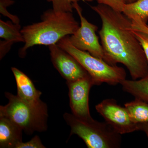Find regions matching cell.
<instances>
[{
    "label": "cell",
    "mask_w": 148,
    "mask_h": 148,
    "mask_svg": "<svg viewBox=\"0 0 148 148\" xmlns=\"http://www.w3.org/2000/svg\"><path fill=\"white\" fill-rule=\"evenodd\" d=\"M100 16L102 28L99 32L108 64H123L132 80L148 75V62L144 51L132 29V22L121 12L103 4L90 6Z\"/></svg>",
    "instance_id": "cell-1"
},
{
    "label": "cell",
    "mask_w": 148,
    "mask_h": 148,
    "mask_svg": "<svg viewBox=\"0 0 148 148\" xmlns=\"http://www.w3.org/2000/svg\"><path fill=\"white\" fill-rule=\"evenodd\" d=\"M41 19L21 29L24 39V45L18 52L21 58L25 56L29 48L56 44L64 37L73 34L79 27L71 12H56L51 9L43 12Z\"/></svg>",
    "instance_id": "cell-2"
},
{
    "label": "cell",
    "mask_w": 148,
    "mask_h": 148,
    "mask_svg": "<svg viewBox=\"0 0 148 148\" xmlns=\"http://www.w3.org/2000/svg\"><path fill=\"white\" fill-rule=\"evenodd\" d=\"M64 118L71 127L70 136L76 135L81 138L88 148L120 147L121 135L106 122H101L92 117H78L73 114L65 113Z\"/></svg>",
    "instance_id": "cell-3"
},
{
    "label": "cell",
    "mask_w": 148,
    "mask_h": 148,
    "mask_svg": "<svg viewBox=\"0 0 148 148\" xmlns=\"http://www.w3.org/2000/svg\"><path fill=\"white\" fill-rule=\"evenodd\" d=\"M8 103L0 106V116L7 118L21 127L28 135L47 130L48 114L46 103L41 106L32 105L8 92L5 93Z\"/></svg>",
    "instance_id": "cell-4"
},
{
    "label": "cell",
    "mask_w": 148,
    "mask_h": 148,
    "mask_svg": "<svg viewBox=\"0 0 148 148\" xmlns=\"http://www.w3.org/2000/svg\"><path fill=\"white\" fill-rule=\"evenodd\" d=\"M57 45L75 58L91 77L94 85L106 83L111 85L120 84L126 79L124 69L117 66H112L101 58L74 47L66 36L57 43Z\"/></svg>",
    "instance_id": "cell-5"
},
{
    "label": "cell",
    "mask_w": 148,
    "mask_h": 148,
    "mask_svg": "<svg viewBox=\"0 0 148 148\" xmlns=\"http://www.w3.org/2000/svg\"><path fill=\"white\" fill-rule=\"evenodd\" d=\"M73 8L79 16L81 26L75 34L69 36L70 42L78 49L87 51L93 56L104 60V49L96 34L98 27L89 22L83 15L82 9L78 3H74Z\"/></svg>",
    "instance_id": "cell-6"
},
{
    "label": "cell",
    "mask_w": 148,
    "mask_h": 148,
    "mask_svg": "<svg viewBox=\"0 0 148 148\" xmlns=\"http://www.w3.org/2000/svg\"><path fill=\"white\" fill-rule=\"evenodd\" d=\"M95 109L106 122L121 135L139 130L138 125L132 121L126 108L118 105L116 100L105 99L96 105Z\"/></svg>",
    "instance_id": "cell-7"
},
{
    "label": "cell",
    "mask_w": 148,
    "mask_h": 148,
    "mask_svg": "<svg viewBox=\"0 0 148 148\" xmlns=\"http://www.w3.org/2000/svg\"><path fill=\"white\" fill-rule=\"evenodd\" d=\"M49 47L53 66L66 82L74 81L90 76L75 58L56 44Z\"/></svg>",
    "instance_id": "cell-8"
},
{
    "label": "cell",
    "mask_w": 148,
    "mask_h": 148,
    "mask_svg": "<svg viewBox=\"0 0 148 148\" xmlns=\"http://www.w3.org/2000/svg\"><path fill=\"white\" fill-rule=\"evenodd\" d=\"M69 89L70 106L72 114L78 117H91L89 109V94L93 82L90 76L74 81L66 82Z\"/></svg>",
    "instance_id": "cell-9"
},
{
    "label": "cell",
    "mask_w": 148,
    "mask_h": 148,
    "mask_svg": "<svg viewBox=\"0 0 148 148\" xmlns=\"http://www.w3.org/2000/svg\"><path fill=\"white\" fill-rule=\"evenodd\" d=\"M11 70L16 81L17 96L32 105L40 106L45 104L40 99L42 92L36 88L30 78L16 68L12 67Z\"/></svg>",
    "instance_id": "cell-10"
},
{
    "label": "cell",
    "mask_w": 148,
    "mask_h": 148,
    "mask_svg": "<svg viewBox=\"0 0 148 148\" xmlns=\"http://www.w3.org/2000/svg\"><path fill=\"white\" fill-rule=\"evenodd\" d=\"M21 127L7 118L0 116V148H15L22 142Z\"/></svg>",
    "instance_id": "cell-11"
},
{
    "label": "cell",
    "mask_w": 148,
    "mask_h": 148,
    "mask_svg": "<svg viewBox=\"0 0 148 148\" xmlns=\"http://www.w3.org/2000/svg\"><path fill=\"white\" fill-rule=\"evenodd\" d=\"M123 13L132 23L147 24L148 21V0H137L125 4Z\"/></svg>",
    "instance_id": "cell-12"
},
{
    "label": "cell",
    "mask_w": 148,
    "mask_h": 148,
    "mask_svg": "<svg viewBox=\"0 0 148 148\" xmlns=\"http://www.w3.org/2000/svg\"><path fill=\"white\" fill-rule=\"evenodd\" d=\"M123 90L138 98L148 103V75L137 80L125 79L121 82Z\"/></svg>",
    "instance_id": "cell-13"
},
{
    "label": "cell",
    "mask_w": 148,
    "mask_h": 148,
    "mask_svg": "<svg viewBox=\"0 0 148 148\" xmlns=\"http://www.w3.org/2000/svg\"><path fill=\"white\" fill-rule=\"evenodd\" d=\"M124 107L127 109L131 119L135 123H148V103L135 98L127 102Z\"/></svg>",
    "instance_id": "cell-14"
},
{
    "label": "cell",
    "mask_w": 148,
    "mask_h": 148,
    "mask_svg": "<svg viewBox=\"0 0 148 148\" xmlns=\"http://www.w3.org/2000/svg\"><path fill=\"white\" fill-rule=\"evenodd\" d=\"M21 28L19 24H14L10 21H4L1 19L0 38L12 44L16 42H24V38L21 32Z\"/></svg>",
    "instance_id": "cell-15"
},
{
    "label": "cell",
    "mask_w": 148,
    "mask_h": 148,
    "mask_svg": "<svg viewBox=\"0 0 148 148\" xmlns=\"http://www.w3.org/2000/svg\"><path fill=\"white\" fill-rule=\"evenodd\" d=\"M92 1L97 0H51L53 9L56 12H73V4L79 1Z\"/></svg>",
    "instance_id": "cell-16"
},
{
    "label": "cell",
    "mask_w": 148,
    "mask_h": 148,
    "mask_svg": "<svg viewBox=\"0 0 148 148\" xmlns=\"http://www.w3.org/2000/svg\"><path fill=\"white\" fill-rule=\"evenodd\" d=\"M132 31L143 48L148 62V33L133 29Z\"/></svg>",
    "instance_id": "cell-17"
},
{
    "label": "cell",
    "mask_w": 148,
    "mask_h": 148,
    "mask_svg": "<svg viewBox=\"0 0 148 148\" xmlns=\"http://www.w3.org/2000/svg\"><path fill=\"white\" fill-rule=\"evenodd\" d=\"M38 135H35L30 141L26 143L21 142L16 145L15 148H45Z\"/></svg>",
    "instance_id": "cell-18"
},
{
    "label": "cell",
    "mask_w": 148,
    "mask_h": 148,
    "mask_svg": "<svg viewBox=\"0 0 148 148\" xmlns=\"http://www.w3.org/2000/svg\"><path fill=\"white\" fill-rule=\"evenodd\" d=\"M99 4H103L110 7L115 10L123 12L125 3L124 0H97Z\"/></svg>",
    "instance_id": "cell-19"
},
{
    "label": "cell",
    "mask_w": 148,
    "mask_h": 148,
    "mask_svg": "<svg viewBox=\"0 0 148 148\" xmlns=\"http://www.w3.org/2000/svg\"><path fill=\"white\" fill-rule=\"evenodd\" d=\"M12 44L5 40L0 41V58L2 59L5 56L9 51Z\"/></svg>",
    "instance_id": "cell-20"
},
{
    "label": "cell",
    "mask_w": 148,
    "mask_h": 148,
    "mask_svg": "<svg viewBox=\"0 0 148 148\" xmlns=\"http://www.w3.org/2000/svg\"><path fill=\"white\" fill-rule=\"evenodd\" d=\"M132 28L134 30L143 31L148 33V26L147 24L132 23Z\"/></svg>",
    "instance_id": "cell-21"
},
{
    "label": "cell",
    "mask_w": 148,
    "mask_h": 148,
    "mask_svg": "<svg viewBox=\"0 0 148 148\" xmlns=\"http://www.w3.org/2000/svg\"><path fill=\"white\" fill-rule=\"evenodd\" d=\"M138 130H143L145 132L148 138V123L138 124Z\"/></svg>",
    "instance_id": "cell-22"
},
{
    "label": "cell",
    "mask_w": 148,
    "mask_h": 148,
    "mask_svg": "<svg viewBox=\"0 0 148 148\" xmlns=\"http://www.w3.org/2000/svg\"><path fill=\"white\" fill-rule=\"evenodd\" d=\"M137 0H124L125 4H130L131 3L135 2Z\"/></svg>",
    "instance_id": "cell-23"
},
{
    "label": "cell",
    "mask_w": 148,
    "mask_h": 148,
    "mask_svg": "<svg viewBox=\"0 0 148 148\" xmlns=\"http://www.w3.org/2000/svg\"><path fill=\"white\" fill-rule=\"evenodd\" d=\"M48 2H51V0H46Z\"/></svg>",
    "instance_id": "cell-24"
}]
</instances>
